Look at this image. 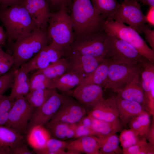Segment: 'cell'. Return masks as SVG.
Here are the masks:
<instances>
[{"label": "cell", "instance_id": "29", "mask_svg": "<svg viewBox=\"0 0 154 154\" xmlns=\"http://www.w3.org/2000/svg\"><path fill=\"white\" fill-rule=\"evenodd\" d=\"M96 10L106 20L113 15L120 6L117 0H91Z\"/></svg>", "mask_w": 154, "mask_h": 154}, {"label": "cell", "instance_id": "10", "mask_svg": "<svg viewBox=\"0 0 154 154\" xmlns=\"http://www.w3.org/2000/svg\"><path fill=\"white\" fill-rule=\"evenodd\" d=\"M141 6L135 0H123L115 13L106 20L116 21L126 23L139 34L146 23L145 16L141 10Z\"/></svg>", "mask_w": 154, "mask_h": 154}, {"label": "cell", "instance_id": "7", "mask_svg": "<svg viewBox=\"0 0 154 154\" xmlns=\"http://www.w3.org/2000/svg\"><path fill=\"white\" fill-rule=\"evenodd\" d=\"M107 36L103 30L76 39L68 47L69 53L104 58Z\"/></svg>", "mask_w": 154, "mask_h": 154}, {"label": "cell", "instance_id": "24", "mask_svg": "<svg viewBox=\"0 0 154 154\" xmlns=\"http://www.w3.org/2000/svg\"><path fill=\"white\" fill-rule=\"evenodd\" d=\"M51 135L43 126H36L33 128L26 136V139L33 148V151L40 149L45 145Z\"/></svg>", "mask_w": 154, "mask_h": 154}, {"label": "cell", "instance_id": "13", "mask_svg": "<svg viewBox=\"0 0 154 154\" xmlns=\"http://www.w3.org/2000/svg\"><path fill=\"white\" fill-rule=\"evenodd\" d=\"M87 114L85 108L77 100L64 95L60 107L49 122L76 124Z\"/></svg>", "mask_w": 154, "mask_h": 154}, {"label": "cell", "instance_id": "6", "mask_svg": "<svg viewBox=\"0 0 154 154\" xmlns=\"http://www.w3.org/2000/svg\"><path fill=\"white\" fill-rule=\"evenodd\" d=\"M103 29L108 35L116 37L129 43L143 56L154 63V51L133 28L119 21L106 20Z\"/></svg>", "mask_w": 154, "mask_h": 154}, {"label": "cell", "instance_id": "39", "mask_svg": "<svg viewBox=\"0 0 154 154\" xmlns=\"http://www.w3.org/2000/svg\"><path fill=\"white\" fill-rule=\"evenodd\" d=\"M17 70L14 67L10 71L0 76V96L3 95L7 90L11 87Z\"/></svg>", "mask_w": 154, "mask_h": 154}, {"label": "cell", "instance_id": "35", "mask_svg": "<svg viewBox=\"0 0 154 154\" xmlns=\"http://www.w3.org/2000/svg\"><path fill=\"white\" fill-rule=\"evenodd\" d=\"M146 139L141 137L139 142L130 147L122 149L124 154H153L154 145L149 142Z\"/></svg>", "mask_w": 154, "mask_h": 154}, {"label": "cell", "instance_id": "50", "mask_svg": "<svg viewBox=\"0 0 154 154\" xmlns=\"http://www.w3.org/2000/svg\"><path fill=\"white\" fill-rule=\"evenodd\" d=\"M1 147L0 145V147Z\"/></svg>", "mask_w": 154, "mask_h": 154}, {"label": "cell", "instance_id": "37", "mask_svg": "<svg viewBox=\"0 0 154 154\" xmlns=\"http://www.w3.org/2000/svg\"><path fill=\"white\" fill-rule=\"evenodd\" d=\"M141 138L129 129L122 130L119 138L123 149H124L136 144Z\"/></svg>", "mask_w": 154, "mask_h": 154}, {"label": "cell", "instance_id": "15", "mask_svg": "<svg viewBox=\"0 0 154 154\" xmlns=\"http://www.w3.org/2000/svg\"><path fill=\"white\" fill-rule=\"evenodd\" d=\"M69 54V66L66 72H73L84 79L91 74L104 59L90 55L71 53Z\"/></svg>", "mask_w": 154, "mask_h": 154}, {"label": "cell", "instance_id": "14", "mask_svg": "<svg viewBox=\"0 0 154 154\" xmlns=\"http://www.w3.org/2000/svg\"><path fill=\"white\" fill-rule=\"evenodd\" d=\"M87 115L108 122L122 131V123L119 117L116 96L106 99L103 98Z\"/></svg>", "mask_w": 154, "mask_h": 154}, {"label": "cell", "instance_id": "38", "mask_svg": "<svg viewBox=\"0 0 154 154\" xmlns=\"http://www.w3.org/2000/svg\"><path fill=\"white\" fill-rule=\"evenodd\" d=\"M14 102L9 96H0V126L5 125L6 123Z\"/></svg>", "mask_w": 154, "mask_h": 154}, {"label": "cell", "instance_id": "26", "mask_svg": "<svg viewBox=\"0 0 154 154\" xmlns=\"http://www.w3.org/2000/svg\"><path fill=\"white\" fill-rule=\"evenodd\" d=\"M150 114L147 112L133 118L128 123L130 129L138 136L144 137L151 125Z\"/></svg>", "mask_w": 154, "mask_h": 154}, {"label": "cell", "instance_id": "30", "mask_svg": "<svg viewBox=\"0 0 154 154\" xmlns=\"http://www.w3.org/2000/svg\"><path fill=\"white\" fill-rule=\"evenodd\" d=\"M26 138V136L18 133L5 125L0 126V145L11 148Z\"/></svg>", "mask_w": 154, "mask_h": 154}, {"label": "cell", "instance_id": "20", "mask_svg": "<svg viewBox=\"0 0 154 154\" xmlns=\"http://www.w3.org/2000/svg\"><path fill=\"white\" fill-rule=\"evenodd\" d=\"M116 98L119 119L125 125L128 124L133 117L148 112L137 102L122 99L117 96Z\"/></svg>", "mask_w": 154, "mask_h": 154}, {"label": "cell", "instance_id": "12", "mask_svg": "<svg viewBox=\"0 0 154 154\" xmlns=\"http://www.w3.org/2000/svg\"><path fill=\"white\" fill-rule=\"evenodd\" d=\"M64 96L56 90L44 104L35 110L29 123L27 134L34 127L44 126L50 120L62 104Z\"/></svg>", "mask_w": 154, "mask_h": 154}, {"label": "cell", "instance_id": "25", "mask_svg": "<svg viewBox=\"0 0 154 154\" xmlns=\"http://www.w3.org/2000/svg\"><path fill=\"white\" fill-rule=\"evenodd\" d=\"M142 87L148 102L152 98L151 95V89L154 88V64L149 60L140 64Z\"/></svg>", "mask_w": 154, "mask_h": 154}, {"label": "cell", "instance_id": "31", "mask_svg": "<svg viewBox=\"0 0 154 154\" xmlns=\"http://www.w3.org/2000/svg\"><path fill=\"white\" fill-rule=\"evenodd\" d=\"M69 142L51 137L42 149L34 151L38 154H72L65 151Z\"/></svg>", "mask_w": 154, "mask_h": 154}, {"label": "cell", "instance_id": "34", "mask_svg": "<svg viewBox=\"0 0 154 154\" xmlns=\"http://www.w3.org/2000/svg\"><path fill=\"white\" fill-rule=\"evenodd\" d=\"M119 138L116 133L112 135L101 141L100 150L101 154H123L119 146Z\"/></svg>", "mask_w": 154, "mask_h": 154}, {"label": "cell", "instance_id": "17", "mask_svg": "<svg viewBox=\"0 0 154 154\" xmlns=\"http://www.w3.org/2000/svg\"><path fill=\"white\" fill-rule=\"evenodd\" d=\"M48 0H23L22 3L37 28L47 29L51 15Z\"/></svg>", "mask_w": 154, "mask_h": 154}, {"label": "cell", "instance_id": "33", "mask_svg": "<svg viewBox=\"0 0 154 154\" xmlns=\"http://www.w3.org/2000/svg\"><path fill=\"white\" fill-rule=\"evenodd\" d=\"M69 66V62L66 59L60 58L46 68L37 70L48 78L52 79L59 77L66 73Z\"/></svg>", "mask_w": 154, "mask_h": 154}, {"label": "cell", "instance_id": "49", "mask_svg": "<svg viewBox=\"0 0 154 154\" xmlns=\"http://www.w3.org/2000/svg\"><path fill=\"white\" fill-rule=\"evenodd\" d=\"M140 2L144 5H148L149 7L154 6V0H135Z\"/></svg>", "mask_w": 154, "mask_h": 154}, {"label": "cell", "instance_id": "9", "mask_svg": "<svg viewBox=\"0 0 154 154\" xmlns=\"http://www.w3.org/2000/svg\"><path fill=\"white\" fill-rule=\"evenodd\" d=\"M141 67L140 65L110 63L108 75L102 87L116 92L140 73Z\"/></svg>", "mask_w": 154, "mask_h": 154}, {"label": "cell", "instance_id": "8", "mask_svg": "<svg viewBox=\"0 0 154 154\" xmlns=\"http://www.w3.org/2000/svg\"><path fill=\"white\" fill-rule=\"evenodd\" d=\"M36 109L24 96L18 97L15 100L5 125L26 137L29 123Z\"/></svg>", "mask_w": 154, "mask_h": 154}, {"label": "cell", "instance_id": "36", "mask_svg": "<svg viewBox=\"0 0 154 154\" xmlns=\"http://www.w3.org/2000/svg\"><path fill=\"white\" fill-rule=\"evenodd\" d=\"M30 81V90L50 88L52 83V79L37 71L32 75Z\"/></svg>", "mask_w": 154, "mask_h": 154}, {"label": "cell", "instance_id": "18", "mask_svg": "<svg viewBox=\"0 0 154 154\" xmlns=\"http://www.w3.org/2000/svg\"><path fill=\"white\" fill-rule=\"evenodd\" d=\"M140 73L136 75L126 86L117 91V96L122 99L141 104L150 114L153 113L139 80Z\"/></svg>", "mask_w": 154, "mask_h": 154}, {"label": "cell", "instance_id": "40", "mask_svg": "<svg viewBox=\"0 0 154 154\" xmlns=\"http://www.w3.org/2000/svg\"><path fill=\"white\" fill-rule=\"evenodd\" d=\"M26 138L15 146L10 148V154H34L33 151L29 150L26 144Z\"/></svg>", "mask_w": 154, "mask_h": 154}, {"label": "cell", "instance_id": "19", "mask_svg": "<svg viewBox=\"0 0 154 154\" xmlns=\"http://www.w3.org/2000/svg\"><path fill=\"white\" fill-rule=\"evenodd\" d=\"M69 142L66 149L72 154H101V141L94 135L80 137Z\"/></svg>", "mask_w": 154, "mask_h": 154}, {"label": "cell", "instance_id": "16", "mask_svg": "<svg viewBox=\"0 0 154 154\" xmlns=\"http://www.w3.org/2000/svg\"><path fill=\"white\" fill-rule=\"evenodd\" d=\"M102 86L95 84L81 85L72 93L74 97L85 108L87 114L103 98Z\"/></svg>", "mask_w": 154, "mask_h": 154}, {"label": "cell", "instance_id": "4", "mask_svg": "<svg viewBox=\"0 0 154 154\" xmlns=\"http://www.w3.org/2000/svg\"><path fill=\"white\" fill-rule=\"evenodd\" d=\"M47 29L52 41L64 50L68 48L74 38L72 25L66 8L62 7L56 12L51 13Z\"/></svg>", "mask_w": 154, "mask_h": 154}, {"label": "cell", "instance_id": "42", "mask_svg": "<svg viewBox=\"0 0 154 154\" xmlns=\"http://www.w3.org/2000/svg\"><path fill=\"white\" fill-rule=\"evenodd\" d=\"M142 33L145 35V38L149 43L152 50L154 51V30H151L148 26L145 25L142 29Z\"/></svg>", "mask_w": 154, "mask_h": 154}, {"label": "cell", "instance_id": "47", "mask_svg": "<svg viewBox=\"0 0 154 154\" xmlns=\"http://www.w3.org/2000/svg\"><path fill=\"white\" fill-rule=\"evenodd\" d=\"M144 137L149 142L154 145V122L151 125L149 129Z\"/></svg>", "mask_w": 154, "mask_h": 154}, {"label": "cell", "instance_id": "5", "mask_svg": "<svg viewBox=\"0 0 154 154\" xmlns=\"http://www.w3.org/2000/svg\"><path fill=\"white\" fill-rule=\"evenodd\" d=\"M105 44L104 58L110 63L139 65L149 60L133 46L116 37L107 34Z\"/></svg>", "mask_w": 154, "mask_h": 154}, {"label": "cell", "instance_id": "22", "mask_svg": "<svg viewBox=\"0 0 154 154\" xmlns=\"http://www.w3.org/2000/svg\"><path fill=\"white\" fill-rule=\"evenodd\" d=\"M66 72L59 77L52 79L50 89L57 88L63 92H68L80 84L84 79L73 72Z\"/></svg>", "mask_w": 154, "mask_h": 154}, {"label": "cell", "instance_id": "27", "mask_svg": "<svg viewBox=\"0 0 154 154\" xmlns=\"http://www.w3.org/2000/svg\"><path fill=\"white\" fill-rule=\"evenodd\" d=\"M91 117L92 121L91 128L94 135L99 138L101 141L112 135L121 131L108 122Z\"/></svg>", "mask_w": 154, "mask_h": 154}, {"label": "cell", "instance_id": "3", "mask_svg": "<svg viewBox=\"0 0 154 154\" xmlns=\"http://www.w3.org/2000/svg\"><path fill=\"white\" fill-rule=\"evenodd\" d=\"M50 40L47 29L38 28L27 36L16 40L12 47L13 65L16 69L31 58Z\"/></svg>", "mask_w": 154, "mask_h": 154}, {"label": "cell", "instance_id": "43", "mask_svg": "<svg viewBox=\"0 0 154 154\" xmlns=\"http://www.w3.org/2000/svg\"><path fill=\"white\" fill-rule=\"evenodd\" d=\"M51 6L54 8H59V10L62 7H66L70 5L72 0H49Z\"/></svg>", "mask_w": 154, "mask_h": 154}, {"label": "cell", "instance_id": "28", "mask_svg": "<svg viewBox=\"0 0 154 154\" xmlns=\"http://www.w3.org/2000/svg\"><path fill=\"white\" fill-rule=\"evenodd\" d=\"M109 64L108 61L104 58L97 68L85 78L80 84H95L102 87L108 75Z\"/></svg>", "mask_w": 154, "mask_h": 154}, {"label": "cell", "instance_id": "41", "mask_svg": "<svg viewBox=\"0 0 154 154\" xmlns=\"http://www.w3.org/2000/svg\"><path fill=\"white\" fill-rule=\"evenodd\" d=\"M91 135L94 136L91 127L80 123L76 124L74 138H77L83 136Z\"/></svg>", "mask_w": 154, "mask_h": 154}, {"label": "cell", "instance_id": "46", "mask_svg": "<svg viewBox=\"0 0 154 154\" xmlns=\"http://www.w3.org/2000/svg\"><path fill=\"white\" fill-rule=\"evenodd\" d=\"M11 61H14L13 56L5 52L2 47H0V63Z\"/></svg>", "mask_w": 154, "mask_h": 154}, {"label": "cell", "instance_id": "44", "mask_svg": "<svg viewBox=\"0 0 154 154\" xmlns=\"http://www.w3.org/2000/svg\"><path fill=\"white\" fill-rule=\"evenodd\" d=\"M23 0H0V8L4 9L22 2Z\"/></svg>", "mask_w": 154, "mask_h": 154}, {"label": "cell", "instance_id": "1", "mask_svg": "<svg viewBox=\"0 0 154 154\" xmlns=\"http://www.w3.org/2000/svg\"><path fill=\"white\" fill-rule=\"evenodd\" d=\"M71 14L75 39L103 29L106 21L91 0H72Z\"/></svg>", "mask_w": 154, "mask_h": 154}, {"label": "cell", "instance_id": "48", "mask_svg": "<svg viewBox=\"0 0 154 154\" xmlns=\"http://www.w3.org/2000/svg\"><path fill=\"white\" fill-rule=\"evenodd\" d=\"M7 36L2 26H0V47L4 45L6 43Z\"/></svg>", "mask_w": 154, "mask_h": 154}, {"label": "cell", "instance_id": "2", "mask_svg": "<svg viewBox=\"0 0 154 154\" xmlns=\"http://www.w3.org/2000/svg\"><path fill=\"white\" fill-rule=\"evenodd\" d=\"M0 19L5 28L8 42L27 36L37 28L22 3L0 8Z\"/></svg>", "mask_w": 154, "mask_h": 154}, {"label": "cell", "instance_id": "21", "mask_svg": "<svg viewBox=\"0 0 154 154\" xmlns=\"http://www.w3.org/2000/svg\"><path fill=\"white\" fill-rule=\"evenodd\" d=\"M27 74L21 67L16 71L11 93L9 96L11 100L14 101L20 96H25L30 91V81Z\"/></svg>", "mask_w": 154, "mask_h": 154}, {"label": "cell", "instance_id": "45", "mask_svg": "<svg viewBox=\"0 0 154 154\" xmlns=\"http://www.w3.org/2000/svg\"><path fill=\"white\" fill-rule=\"evenodd\" d=\"M145 16L146 23L150 27L154 26V6L149 7V9Z\"/></svg>", "mask_w": 154, "mask_h": 154}, {"label": "cell", "instance_id": "11", "mask_svg": "<svg viewBox=\"0 0 154 154\" xmlns=\"http://www.w3.org/2000/svg\"><path fill=\"white\" fill-rule=\"evenodd\" d=\"M64 50L51 41L21 67L27 74L35 70L44 69L61 58Z\"/></svg>", "mask_w": 154, "mask_h": 154}, {"label": "cell", "instance_id": "23", "mask_svg": "<svg viewBox=\"0 0 154 154\" xmlns=\"http://www.w3.org/2000/svg\"><path fill=\"white\" fill-rule=\"evenodd\" d=\"M76 124L48 122L44 126L49 132L51 137L64 141L74 138Z\"/></svg>", "mask_w": 154, "mask_h": 154}, {"label": "cell", "instance_id": "32", "mask_svg": "<svg viewBox=\"0 0 154 154\" xmlns=\"http://www.w3.org/2000/svg\"><path fill=\"white\" fill-rule=\"evenodd\" d=\"M56 90L46 88L30 90L24 97L31 105L37 108L44 104Z\"/></svg>", "mask_w": 154, "mask_h": 154}]
</instances>
